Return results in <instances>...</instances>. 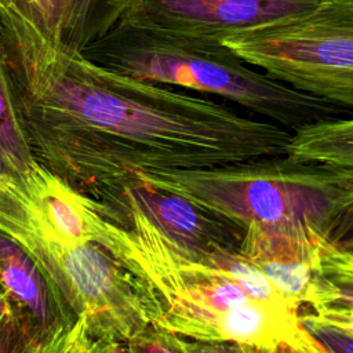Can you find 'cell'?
Wrapping results in <instances>:
<instances>
[{"instance_id":"obj_1","label":"cell","mask_w":353,"mask_h":353,"mask_svg":"<svg viewBox=\"0 0 353 353\" xmlns=\"http://www.w3.org/2000/svg\"><path fill=\"white\" fill-rule=\"evenodd\" d=\"M128 226H109L103 240L135 277L152 324L188 339L232 341L266 353L298 350L306 330L299 312L277 310L248 295L208 252L181 244L127 205Z\"/></svg>"},{"instance_id":"obj_2","label":"cell","mask_w":353,"mask_h":353,"mask_svg":"<svg viewBox=\"0 0 353 353\" xmlns=\"http://www.w3.org/2000/svg\"><path fill=\"white\" fill-rule=\"evenodd\" d=\"M127 33L117 55L124 76L233 102L290 132L353 116L352 110L298 91L248 65L219 40L138 23Z\"/></svg>"},{"instance_id":"obj_3","label":"cell","mask_w":353,"mask_h":353,"mask_svg":"<svg viewBox=\"0 0 353 353\" xmlns=\"http://www.w3.org/2000/svg\"><path fill=\"white\" fill-rule=\"evenodd\" d=\"M135 178L250 223L302 221L321 230L353 189V175L287 154L197 170L134 171Z\"/></svg>"},{"instance_id":"obj_4","label":"cell","mask_w":353,"mask_h":353,"mask_svg":"<svg viewBox=\"0 0 353 353\" xmlns=\"http://www.w3.org/2000/svg\"><path fill=\"white\" fill-rule=\"evenodd\" d=\"M222 43L270 77L353 112V0H319Z\"/></svg>"},{"instance_id":"obj_5","label":"cell","mask_w":353,"mask_h":353,"mask_svg":"<svg viewBox=\"0 0 353 353\" xmlns=\"http://www.w3.org/2000/svg\"><path fill=\"white\" fill-rule=\"evenodd\" d=\"M134 23L207 40L301 15L319 0H137Z\"/></svg>"},{"instance_id":"obj_6","label":"cell","mask_w":353,"mask_h":353,"mask_svg":"<svg viewBox=\"0 0 353 353\" xmlns=\"http://www.w3.org/2000/svg\"><path fill=\"white\" fill-rule=\"evenodd\" d=\"M320 230L307 222L250 223L239 252L295 307L303 306L317 274Z\"/></svg>"},{"instance_id":"obj_7","label":"cell","mask_w":353,"mask_h":353,"mask_svg":"<svg viewBox=\"0 0 353 353\" xmlns=\"http://www.w3.org/2000/svg\"><path fill=\"white\" fill-rule=\"evenodd\" d=\"M124 197L127 205L181 244L208 254L240 250L247 226L216 211L137 178Z\"/></svg>"},{"instance_id":"obj_8","label":"cell","mask_w":353,"mask_h":353,"mask_svg":"<svg viewBox=\"0 0 353 353\" xmlns=\"http://www.w3.org/2000/svg\"><path fill=\"white\" fill-rule=\"evenodd\" d=\"M285 154L353 175V116L301 127L291 134Z\"/></svg>"},{"instance_id":"obj_9","label":"cell","mask_w":353,"mask_h":353,"mask_svg":"<svg viewBox=\"0 0 353 353\" xmlns=\"http://www.w3.org/2000/svg\"><path fill=\"white\" fill-rule=\"evenodd\" d=\"M0 274L7 290L40 321L50 319L46 287L29 255L11 239L0 234Z\"/></svg>"},{"instance_id":"obj_10","label":"cell","mask_w":353,"mask_h":353,"mask_svg":"<svg viewBox=\"0 0 353 353\" xmlns=\"http://www.w3.org/2000/svg\"><path fill=\"white\" fill-rule=\"evenodd\" d=\"M46 219L55 230L58 239L77 243L85 237L87 225L77 204L61 194L48 196L46 200Z\"/></svg>"},{"instance_id":"obj_11","label":"cell","mask_w":353,"mask_h":353,"mask_svg":"<svg viewBox=\"0 0 353 353\" xmlns=\"http://www.w3.org/2000/svg\"><path fill=\"white\" fill-rule=\"evenodd\" d=\"M28 156L14 123L0 83V172H18L26 167Z\"/></svg>"},{"instance_id":"obj_12","label":"cell","mask_w":353,"mask_h":353,"mask_svg":"<svg viewBox=\"0 0 353 353\" xmlns=\"http://www.w3.org/2000/svg\"><path fill=\"white\" fill-rule=\"evenodd\" d=\"M303 306L310 310L320 307H353V280L328 279L317 273L310 284Z\"/></svg>"},{"instance_id":"obj_13","label":"cell","mask_w":353,"mask_h":353,"mask_svg":"<svg viewBox=\"0 0 353 353\" xmlns=\"http://www.w3.org/2000/svg\"><path fill=\"white\" fill-rule=\"evenodd\" d=\"M320 233L328 244L353 251V189L328 215Z\"/></svg>"},{"instance_id":"obj_14","label":"cell","mask_w":353,"mask_h":353,"mask_svg":"<svg viewBox=\"0 0 353 353\" xmlns=\"http://www.w3.org/2000/svg\"><path fill=\"white\" fill-rule=\"evenodd\" d=\"M128 342V353H183L179 335L149 324Z\"/></svg>"},{"instance_id":"obj_15","label":"cell","mask_w":353,"mask_h":353,"mask_svg":"<svg viewBox=\"0 0 353 353\" xmlns=\"http://www.w3.org/2000/svg\"><path fill=\"white\" fill-rule=\"evenodd\" d=\"M179 345L183 353H266L256 346L232 341H188L179 336Z\"/></svg>"},{"instance_id":"obj_16","label":"cell","mask_w":353,"mask_h":353,"mask_svg":"<svg viewBox=\"0 0 353 353\" xmlns=\"http://www.w3.org/2000/svg\"><path fill=\"white\" fill-rule=\"evenodd\" d=\"M310 313L319 321L335 327L353 338V307H320L310 310Z\"/></svg>"},{"instance_id":"obj_17","label":"cell","mask_w":353,"mask_h":353,"mask_svg":"<svg viewBox=\"0 0 353 353\" xmlns=\"http://www.w3.org/2000/svg\"><path fill=\"white\" fill-rule=\"evenodd\" d=\"M41 18L48 23L54 25L59 21L62 11L65 10V6L68 0H33Z\"/></svg>"},{"instance_id":"obj_18","label":"cell","mask_w":353,"mask_h":353,"mask_svg":"<svg viewBox=\"0 0 353 353\" xmlns=\"http://www.w3.org/2000/svg\"><path fill=\"white\" fill-rule=\"evenodd\" d=\"M97 0H74V4H73V19L74 22L83 19L87 12L90 11V8L92 7V4H95Z\"/></svg>"},{"instance_id":"obj_19","label":"cell","mask_w":353,"mask_h":353,"mask_svg":"<svg viewBox=\"0 0 353 353\" xmlns=\"http://www.w3.org/2000/svg\"><path fill=\"white\" fill-rule=\"evenodd\" d=\"M0 353H6V342H4V335L0 331Z\"/></svg>"},{"instance_id":"obj_20","label":"cell","mask_w":353,"mask_h":353,"mask_svg":"<svg viewBox=\"0 0 353 353\" xmlns=\"http://www.w3.org/2000/svg\"><path fill=\"white\" fill-rule=\"evenodd\" d=\"M277 353H299V352H296V350H294L291 347H284V349H280Z\"/></svg>"},{"instance_id":"obj_21","label":"cell","mask_w":353,"mask_h":353,"mask_svg":"<svg viewBox=\"0 0 353 353\" xmlns=\"http://www.w3.org/2000/svg\"><path fill=\"white\" fill-rule=\"evenodd\" d=\"M4 302H3V299L0 298V320H1V317H3V314H4Z\"/></svg>"}]
</instances>
